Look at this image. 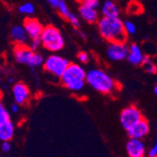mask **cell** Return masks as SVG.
I'll use <instances>...</instances> for the list:
<instances>
[{
    "mask_svg": "<svg viewBox=\"0 0 157 157\" xmlns=\"http://www.w3.org/2000/svg\"><path fill=\"white\" fill-rule=\"evenodd\" d=\"M98 32L107 42L127 41V33L124 29V22L120 17L102 16L97 23Z\"/></svg>",
    "mask_w": 157,
    "mask_h": 157,
    "instance_id": "6da1fadb",
    "label": "cell"
},
{
    "mask_svg": "<svg viewBox=\"0 0 157 157\" xmlns=\"http://www.w3.org/2000/svg\"><path fill=\"white\" fill-rule=\"evenodd\" d=\"M86 81L94 90L104 95H112L121 89L120 84L115 79L105 71L99 68H93L88 71Z\"/></svg>",
    "mask_w": 157,
    "mask_h": 157,
    "instance_id": "7a4b0ae2",
    "label": "cell"
},
{
    "mask_svg": "<svg viewBox=\"0 0 157 157\" xmlns=\"http://www.w3.org/2000/svg\"><path fill=\"white\" fill-rule=\"evenodd\" d=\"M86 76H87V72L80 64L71 62L60 77L59 82L67 90L73 92H79L87 84Z\"/></svg>",
    "mask_w": 157,
    "mask_h": 157,
    "instance_id": "3957f363",
    "label": "cell"
},
{
    "mask_svg": "<svg viewBox=\"0 0 157 157\" xmlns=\"http://www.w3.org/2000/svg\"><path fill=\"white\" fill-rule=\"evenodd\" d=\"M40 40L42 47L51 53L59 52L65 46V40L62 33L58 27L52 25L44 26Z\"/></svg>",
    "mask_w": 157,
    "mask_h": 157,
    "instance_id": "277c9868",
    "label": "cell"
},
{
    "mask_svg": "<svg viewBox=\"0 0 157 157\" xmlns=\"http://www.w3.org/2000/svg\"><path fill=\"white\" fill-rule=\"evenodd\" d=\"M70 63L71 62L63 56L56 54H52L45 59L42 67L48 75L60 80V77L64 74Z\"/></svg>",
    "mask_w": 157,
    "mask_h": 157,
    "instance_id": "5b68a950",
    "label": "cell"
},
{
    "mask_svg": "<svg viewBox=\"0 0 157 157\" xmlns=\"http://www.w3.org/2000/svg\"><path fill=\"white\" fill-rule=\"evenodd\" d=\"M144 118L141 110L135 105H128L123 108L120 114V121L123 129L127 132Z\"/></svg>",
    "mask_w": 157,
    "mask_h": 157,
    "instance_id": "8992f818",
    "label": "cell"
},
{
    "mask_svg": "<svg viewBox=\"0 0 157 157\" xmlns=\"http://www.w3.org/2000/svg\"><path fill=\"white\" fill-rule=\"evenodd\" d=\"M129 54V45L126 42H108L106 47V56L111 61H122L127 59Z\"/></svg>",
    "mask_w": 157,
    "mask_h": 157,
    "instance_id": "52a82bcc",
    "label": "cell"
},
{
    "mask_svg": "<svg viewBox=\"0 0 157 157\" xmlns=\"http://www.w3.org/2000/svg\"><path fill=\"white\" fill-rule=\"evenodd\" d=\"M126 152L128 157H146L148 154L143 140L132 137H130L126 143Z\"/></svg>",
    "mask_w": 157,
    "mask_h": 157,
    "instance_id": "ba28073f",
    "label": "cell"
},
{
    "mask_svg": "<svg viewBox=\"0 0 157 157\" xmlns=\"http://www.w3.org/2000/svg\"><path fill=\"white\" fill-rule=\"evenodd\" d=\"M12 94L14 102L19 105H24L27 104L31 96V92L28 86L23 82H17L16 84H14L12 88Z\"/></svg>",
    "mask_w": 157,
    "mask_h": 157,
    "instance_id": "9c48e42d",
    "label": "cell"
},
{
    "mask_svg": "<svg viewBox=\"0 0 157 157\" xmlns=\"http://www.w3.org/2000/svg\"><path fill=\"white\" fill-rule=\"evenodd\" d=\"M34 51L26 44H15L13 49L14 59L17 63L28 65L34 55Z\"/></svg>",
    "mask_w": 157,
    "mask_h": 157,
    "instance_id": "30bf717a",
    "label": "cell"
},
{
    "mask_svg": "<svg viewBox=\"0 0 157 157\" xmlns=\"http://www.w3.org/2000/svg\"><path fill=\"white\" fill-rule=\"evenodd\" d=\"M23 25L30 40L40 38L41 33L44 31V26L41 25V23L38 19L31 18V17L25 19Z\"/></svg>",
    "mask_w": 157,
    "mask_h": 157,
    "instance_id": "8fae6325",
    "label": "cell"
},
{
    "mask_svg": "<svg viewBox=\"0 0 157 157\" xmlns=\"http://www.w3.org/2000/svg\"><path fill=\"white\" fill-rule=\"evenodd\" d=\"M149 133H150V123L145 118L139 121L130 130L127 131L129 137L137 138V139H143L149 135Z\"/></svg>",
    "mask_w": 157,
    "mask_h": 157,
    "instance_id": "7c38bea8",
    "label": "cell"
},
{
    "mask_svg": "<svg viewBox=\"0 0 157 157\" xmlns=\"http://www.w3.org/2000/svg\"><path fill=\"white\" fill-rule=\"evenodd\" d=\"M145 54L142 51L141 47L137 44H131L129 45V54L127 56V60L134 66H141L144 60Z\"/></svg>",
    "mask_w": 157,
    "mask_h": 157,
    "instance_id": "4fadbf2b",
    "label": "cell"
},
{
    "mask_svg": "<svg viewBox=\"0 0 157 157\" xmlns=\"http://www.w3.org/2000/svg\"><path fill=\"white\" fill-rule=\"evenodd\" d=\"M78 13L80 17L89 24H97L100 17V12L98 11V9H93L88 6L79 5L78 8Z\"/></svg>",
    "mask_w": 157,
    "mask_h": 157,
    "instance_id": "5bb4252c",
    "label": "cell"
},
{
    "mask_svg": "<svg viewBox=\"0 0 157 157\" xmlns=\"http://www.w3.org/2000/svg\"><path fill=\"white\" fill-rule=\"evenodd\" d=\"M10 38L15 44H26L29 40L24 25H14L10 30Z\"/></svg>",
    "mask_w": 157,
    "mask_h": 157,
    "instance_id": "9a60e30c",
    "label": "cell"
},
{
    "mask_svg": "<svg viewBox=\"0 0 157 157\" xmlns=\"http://www.w3.org/2000/svg\"><path fill=\"white\" fill-rule=\"evenodd\" d=\"M101 14L105 17H120L121 9L113 0H106L102 5Z\"/></svg>",
    "mask_w": 157,
    "mask_h": 157,
    "instance_id": "2e32d148",
    "label": "cell"
},
{
    "mask_svg": "<svg viewBox=\"0 0 157 157\" xmlns=\"http://www.w3.org/2000/svg\"><path fill=\"white\" fill-rule=\"evenodd\" d=\"M14 136V124L11 121H8L0 124V140L2 142L10 141Z\"/></svg>",
    "mask_w": 157,
    "mask_h": 157,
    "instance_id": "e0dca14e",
    "label": "cell"
},
{
    "mask_svg": "<svg viewBox=\"0 0 157 157\" xmlns=\"http://www.w3.org/2000/svg\"><path fill=\"white\" fill-rule=\"evenodd\" d=\"M141 67L149 75H153L157 74V65L151 60V56H149L148 55H145V58L141 64Z\"/></svg>",
    "mask_w": 157,
    "mask_h": 157,
    "instance_id": "ac0fdd59",
    "label": "cell"
},
{
    "mask_svg": "<svg viewBox=\"0 0 157 157\" xmlns=\"http://www.w3.org/2000/svg\"><path fill=\"white\" fill-rule=\"evenodd\" d=\"M127 11L130 14H135V15H138V14L143 12V6L141 5V3H139L136 0H133L129 4H128L127 7Z\"/></svg>",
    "mask_w": 157,
    "mask_h": 157,
    "instance_id": "d6986e66",
    "label": "cell"
},
{
    "mask_svg": "<svg viewBox=\"0 0 157 157\" xmlns=\"http://www.w3.org/2000/svg\"><path fill=\"white\" fill-rule=\"evenodd\" d=\"M44 56H42L41 54L38 53V52H35L32 59L29 62V64H28V66H29L30 68H36V67H40V66H42L44 63Z\"/></svg>",
    "mask_w": 157,
    "mask_h": 157,
    "instance_id": "ffe728a7",
    "label": "cell"
},
{
    "mask_svg": "<svg viewBox=\"0 0 157 157\" xmlns=\"http://www.w3.org/2000/svg\"><path fill=\"white\" fill-rule=\"evenodd\" d=\"M56 10H59V14H60V15H61L65 20L68 19V17H69V15H70V13L72 12V11L70 10V9H69L67 3L65 2V0H59V5H58V8H56Z\"/></svg>",
    "mask_w": 157,
    "mask_h": 157,
    "instance_id": "44dd1931",
    "label": "cell"
},
{
    "mask_svg": "<svg viewBox=\"0 0 157 157\" xmlns=\"http://www.w3.org/2000/svg\"><path fill=\"white\" fill-rule=\"evenodd\" d=\"M19 11L23 14H26V15H32L35 12V6L30 2L24 3L19 7Z\"/></svg>",
    "mask_w": 157,
    "mask_h": 157,
    "instance_id": "7402d4cb",
    "label": "cell"
},
{
    "mask_svg": "<svg viewBox=\"0 0 157 157\" xmlns=\"http://www.w3.org/2000/svg\"><path fill=\"white\" fill-rule=\"evenodd\" d=\"M8 121H10V115L9 111L6 109V107L4 106L1 99H0V124Z\"/></svg>",
    "mask_w": 157,
    "mask_h": 157,
    "instance_id": "603a6c76",
    "label": "cell"
},
{
    "mask_svg": "<svg viewBox=\"0 0 157 157\" xmlns=\"http://www.w3.org/2000/svg\"><path fill=\"white\" fill-rule=\"evenodd\" d=\"M124 29L127 35H135L136 33V25L132 21H124Z\"/></svg>",
    "mask_w": 157,
    "mask_h": 157,
    "instance_id": "cb8c5ba5",
    "label": "cell"
},
{
    "mask_svg": "<svg viewBox=\"0 0 157 157\" xmlns=\"http://www.w3.org/2000/svg\"><path fill=\"white\" fill-rule=\"evenodd\" d=\"M67 20L71 25H73L74 28H75V29H77V28L80 27V20H79V18H78V16L76 15V14L71 12Z\"/></svg>",
    "mask_w": 157,
    "mask_h": 157,
    "instance_id": "d4e9b609",
    "label": "cell"
},
{
    "mask_svg": "<svg viewBox=\"0 0 157 157\" xmlns=\"http://www.w3.org/2000/svg\"><path fill=\"white\" fill-rule=\"evenodd\" d=\"M80 5L88 6L93 9H98L100 6V0H77Z\"/></svg>",
    "mask_w": 157,
    "mask_h": 157,
    "instance_id": "484cf974",
    "label": "cell"
},
{
    "mask_svg": "<svg viewBox=\"0 0 157 157\" xmlns=\"http://www.w3.org/2000/svg\"><path fill=\"white\" fill-rule=\"evenodd\" d=\"M77 59L79 60L80 63L82 64H86L88 63L89 60H90V56L87 52H84V51H81L77 54Z\"/></svg>",
    "mask_w": 157,
    "mask_h": 157,
    "instance_id": "4316f807",
    "label": "cell"
},
{
    "mask_svg": "<svg viewBox=\"0 0 157 157\" xmlns=\"http://www.w3.org/2000/svg\"><path fill=\"white\" fill-rule=\"evenodd\" d=\"M41 45V40L40 38H36V39H32L30 40V44H29V46L34 52H37V50L39 49V47Z\"/></svg>",
    "mask_w": 157,
    "mask_h": 157,
    "instance_id": "83f0119b",
    "label": "cell"
},
{
    "mask_svg": "<svg viewBox=\"0 0 157 157\" xmlns=\"http://www.w3.org/2000/svg\"><path fill=\"white\" fill-rule=\"evenodd\" d=\"M155 155H157V139L154 142L153 146L148 151V156H155Z\"/></svg>",
    "mask_w": 157,
    "mask_h": 157,
    "instance_id": "f1b7e54d",
    "label": "cell"
},
{
    "mask_svg": "<svg viewBox=\"0 0 157 157\" xmlns=\"http://www.w3.org/2000/svg\"><path fill=\"white\" fill-rule=\"evenodd\" d=\"M1 149L4 152H9L11 149V146H10V141H4L2 142V144H1Z\"/></svg>",
    "mask_w": 157,
    "mask_h": 157,
    "instance_id": "f546056e",
    "label": "cell"
},
{
    "mask_svg": "<svg viewBox=\"0 0 157 157\" xmlns=\"http://www.w3.org/2000/svg\"><path fill=\"white\" fill-rule=\"evenodd\" d=\"M19 109H20V105L18 104H16V103H14V104H12L10 105V110H11L12 113H15V114L18 113L19 112Z\"/></svg>",
    "mask_w": 157,
    "mask_h": 157,
    "instance_id": "4dcf8cb0",
    "label": "cell"
},
{
    "mask_svg": "<svg viewBox=\"0 0 157 157\" xmlns=\"http://www.w3.org/2000/svg\"><path fill=\"white\" fill-rule=\"evenodd\" d=\"M47 2L49 3V5H50L52 8L56 9V8H58V5H59V0H47Z\"/></svg>",
    "mask_w": 157,
    "mask_h": 157,
    "instance_id": "1f68e13d",
    "label": "cell"
},
{
    "mask_svg": "<svg viewBox=\"0 0 157 157\" xmlns=\"http://www.w3.org/2000/svg\"><path fill=\"white\" fill-rule=\"evenodd\" d=\"M80 36H81L84 40H86V38H87V36H86V34H85L84 32H80Z\"/></svg>",
    "mask_w": 157,
    "mask_h": 157,
    "instance_id": "d6a6232c",
    "label": "cell"
},
{
    "mask_svg": "<svg viewBox=\"0 0 157 157\" xmlns=\"http://www.w3.org/2000/svg\"><path fill=\"white\" fill-rule=\"evenodd\" d=\"M8 81H9V83H14V78H12V77H10L9 79H8Z\"/></svg>",
    "mask_w": 157,
    "mask_h": 157,
    "instance_id": "836d02e7",
    "label": "cell"
},
{
    "mask_svg": "<svg viewBox=\"0 0 157 157\" xmlns=\"http://www.w3.org/2000/svg\"><path fill=\"white\" fill-rule=\"evenodd\" d=\"M153 92H154V94L157 96V85L155 86V87L153 88Z\"/></svg>",
    "mask_w": 157,
    "mask_h": 157,
    "instance_id": "e575fe53",
    "label": "cell"
},
{
    "mask_svg": "<svg viewBox=\"0 0 157 157\" xmlns=\"http://www.w3.org/2000/svg\"><path fill=\"white\" fill-rule=\"evenodd\" d=\"M1 83H2V81H1V76H0V85H1Z\"/></svg>",
    "mask_w": 157,
    "mask_h": 157,
    "instance_id": "d590c367",
    "label": "cell"
},
{
    "mask_svg": "<svg viewBox=\"0 0 157 157\" xmlns=\"http://www.w3.org/2000/svg\"><path fill=\"white\" fill-rule=\"evenodd\" d=\"M148 157H157V155H155V156H148Z\"/></svg>",
    "mask_w": 157,
    "mask_h": 157,
    "instance_id": "8d00e7d4",
    "label": "cell"
},
{
    "mask_svg": "<svg viewBox=\"0 0 157 157\" xmlns=\"http://www.w3.org/2000/svg\"><path fill=\"white\" fill-rule=\"evenodd\" d=\"M113 1H115V0H113Z\"/></svg>",
    "mask_w": 157,
    "mask_h": 157,
    "instance_id": "74e56055",
    "label": "cell"
}]
</instances>
